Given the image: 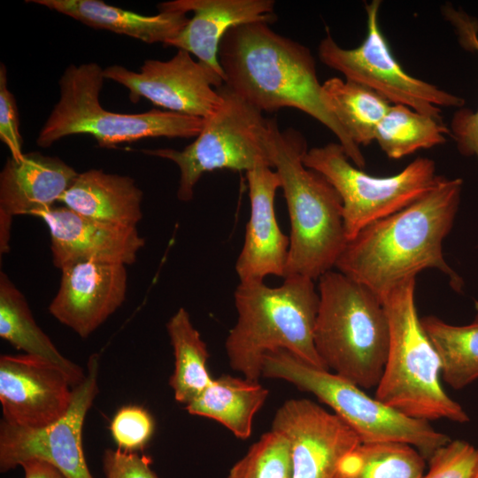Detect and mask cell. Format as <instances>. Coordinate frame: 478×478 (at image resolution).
Masks as SVG:
<instances>
[{
    "mask_svg": "<svg viewBox=\"0 0 478 478\" xmlns=\"http://www.w3.org/2000/svg\"><path fill=\"white\" fill-rule=\"evenodd\" d=\"M463 181L440 175L428 193L407 207L360 230L335 262L337 271L365 285L382 299L399 282L427 268L450 278L461 292L462 278L446 263L443 239L452 228Z\"/></svg>",
    "mask_w": 478,
    "mask_h": 478,
    "instance_id": "6da1fadb",
    "label": "cell"
},
{
    "mask_svg": "<svg viewBox=\"0 0 478 478\" xmlns=\"http://www.w3.org/2000/svg\"><path fill=\"white\" fill-rule=\"evenodd\" d=\"M219 60L224 85L235 94L262 112L284 107L304 112L336 136L353 165L366 166L360 147L327 103L309 48L276 33L269 23L251 22L226 33Z\"/></svg>",
    "mask_w": 478,
    "mask_h": 478,
    "instance_id": "7a4b0ae2",
    "label": "cell"
},
{
    "mask_svg": "<svg viewBox=\"0 0 478 478\" xmlns=\"http://www.w3.org/2000/svg\"><path fill=\"white\" fill-rule=\"evenodd\" d=\"M234 297L237 320L225 342L234 371L258 382L264 357L277 350H286L312 366L328 370L313 342L320 304L314 280L291 275L278 287L264 281L240 282Z\"/></svg>",
    "mask_w": 478,
    "mask_h": 478,
    "instance_id": "3957f363",
    "label": "cell"
},
{
    "mask_svg": "<svg viewBox=\"0 0 478 478\" xmlns=\"http://www.w3.org/2000/svg\"><path fill=\"white\" fill-rule=\"evenodd\" d=\"M307 142L296 129H273V168L280 176L290 220L285 277L319 279L332 270L347 243L343 202L330 182L307 168L303 158Z\"/></svg>",
    "mask_w": 478,
    "mask_h": 478,
    "instance_id": "277c9868",
    "label": "cell"
},
{
    "mask_svg": "<svg viewBox=\"0 0 478 478\" xmlns=\"http://www.w3.org/2000/svg\"><path fill=\"white\" fill-rule=\"evenodd\" d=\"M320 304L313 342L334 374L361 389L377 387L389 347V323L382 301L340 272L319 278Z\"/></svg>",
    "mask_w": 478,
    "mask_h": 478,
    "instance_id": "5b68a950",
    "label": "cell"
},
{
    "mask_svg": "<svg viewBox=\"0 0 478 478\" xmlns=\"http://www.w3.org/2000/svg\"><path fill=\"white\" fill-rule=\"evenodd\" d=\"M416 277L399 282L382 299L389 323V347L374 397L418 420H469L444 391L438 355L424 332L414 300Z\"/></svg>",
    "mask_w": 478,
    "mask_h": 478,
    "instance_id": "8992f818",
    "label": "cell"
},
{
    "mask_svg": "<svg viewBox=\"0 0 478 478\" xmlns=\"http://www.w3.org/2000/svg\"><path fill=\"white\" fill-rule=\"evenodd\" d=\"M105 78L96 63L70 65L59 80L60 96L42 127L36 143L48 148L72 135L87 134L103 148L146 138L197 137L205 119L166 110L116 113L102 107L100 91Z\"/></svg>",
    "mask_w": 478,
    "mask_h": 478,
    "instance_id": "52a82bcc",
    "label": "cell"
},
{
    "mask_svg": "<svg viewBox=\"0 0 478 478\" xmlns=\"http://www.w3.org/2000/svg\"><path fill=\"white\" fill-rule=\"evenodd\" d=\"M262 376L289 382L313 394L353 429L360 442L406 443L428 460L451 441L429 421L408 417L371 397L350 381L312 366L286 350L264 357Z\"/></svg>",
    "mask_w": 478,
    "mask_h": 478,
    "instance_id": "ba28073f",
    "label": "cell"
},
{
    "mask_svg": "<svg viewBox=\"0 0 478 478\" xmlns=\"http://www.w3.org/2000/svg\"><path fill=\"white\" fill-rule=\"evenodd\" d=\"M219 110L205 120L194 142L181 150H143V153L175 163L180 170L177 197L189 202L199 179L217 169L250 171L259 165L273 168L272 141L275 119L235 94L227 86Z\"/></svg>",
    "mask_w": 478,
    "mask_h": 478,
    "instance_id": "9c48e42d",
    "label": "cell"
},
{
    "mask_svg": "<svg viewBox=\"0 0 478 478\" xmlns=\"http://www.w3.org/2000/svg\"><path fill=\"white\" fill-rule=\"evenodd\" d=\"M303 163L322 174L339 194L347 242L367 225L414 203L440 178L435 162L424 157L394 175L373 176L351 164L339 143L308 150Z\"/></svg>",
    "mask_w": 478,
    "mask_h": 478,
    "instance_id": "30bf717a",
    "label": "cell"
},
{
    "mask_svg": "<svg viewBox=\"0 0 478 478\" xmlns=\"http://www.w3.org/2000/svg\"><path fill=\"white\" fill-rule=\"evenodd\" d=\"M382 1L365 4L366 34L353 49L339 46L328 34L320 42V60L345 79L375 91L391 104H401L414 111L441 117V107L461 108L465 100L434 84L413 77L394 57L379 24Z\"/></svg>",
    "mask_w": 478,
    "mask_h": 478,
    "instance_id": "8fae6325",
    "label": "cell"
},
{
    "mask_svg": "<svg viewBox=\"0 0 478 478\" xmlns=\"http://www.w3.org/2000/svg\"><path fill=\"white\" fill-rule=\"evenodd\" d=\"M88 373L73 389L66 413L42 428H23L0 423V471L5 473L29 459L47 461L67 478H93L86 463L82 428L86 415L98 393L99 356L92 354Z\"/></svg>",
    "mask_w": 478,
    "mask_h": 478,
    "instance_id": "7c38bea8",
    "label": "cell"
},
{
    "mask_svg": "<svg viewBox=\"0 0 478 478\" xmlns=\"http://www.w3.org/2000/svg\"><path fill=\"white\" fill-rule=\"evenodd\" d=\"M104 75L126 87L134 104L143 97L166 111L205 120L222 104L218 89L223 78L183 50L166 61L147 59L139 72L114 65L104 68Z\"/></svg>",
    "mask_w": 478,
    "mask_h": 478,
    "instance_id": "4fadbf2b",
    "label": "cell"
},
{
    "mask_svg": "<svg viewBox=\"0 0 478 478\" xmlns=\"http://www.w3.org/2000/svg\"><path fill=\"white\" fill-rule=\"evenodd\" d=\"M272 429L289 441L293 478H338L340 461L360 443L338 415L306 398L284 402Z\"/></svg>",
    "mask_w": 478,
    "mask_h": 478,
    "instance_id": "5bb4252c",
    "label": "cell"
},
{
    "mask_svg": "<svg viewBox=\"0 0 478 478\" xmlns=\"http://www.w3.org/2000/svg\"><path fill=\"white\" fill-rule=\"evenodd\" d=\"M66 373L30 355L0 357V402L4 420L23 428H42L64 416L73 400Z\"/></svg>",
    "mask_w": 478,
    "mask_h": 478,
    "instance_id": "9a60e30c",
    "label": "cell"
},
{
    "mask_svg": "<svg viewBox=\"0 0 478 478\" xmlns=\"http://www.w3.org/2000/svg\"><path fill=\"white\" fill-rule=\"evenodd\" d=\"M127 266L96 261L61 268L58 290L49 312L79 336L96 331L126 299Z\"/></svg>",
    "mask_w": 478,
    "mask_h": 478,
    "instance_id": "2e32d148",
    "label": "cell"
},
{
    "mask_svg": "<svg viewBox=\"0 0 478 478\" xmlns=\"http://www.w3.org/2000/svg\"><path fill=\"white\" fill-rule=\"evenodd\" d=\"M49 228L52 263L59 269L81 261L133 264L145 240L136 227L100 222L66 206L35 215Z\"/></svg>",
    "mask_w": 478,
    "mask_h": 478,
    "instance_id": "e0dca14e",
    "label": "cell"
},
{
    "mask_svg": "<svg viewBox=\"0 0 478 478\" xmlns=\"http://www.w3.org/2000/svg\"><path fill=\"white\" fill-rule=\"evenodd\" d=\"M79 173L58 158L39 152L9 158L0 173V253L10 251L12 219L52 207Z\"/></svg>",
    "mask_w": 478,
    "mask_h": 478,
    "instance_id": "ac0fdd59",
    "label": "cell"
},
{
    "mask_svg": "<svg viewBox=\"0 0 478 478\" xmlns=\"http://www.w3.org/2000/svg\"><path fill=\"white\" fill-rule=\"evenodd\" d=\"M251 214L244 243L235 263L240 282L264 281L268 275L285 276L289 237L277 222L274 197L281 187L277 172L259 165L246 172Z\"/></svg>",
    "mask_w": 478,
    "mask_h": 478,
    "instance_id": "d6986e66",
    "label": "cell"
},
{
    "mask_svg": "<svg viewBox=\"0 0 478 478\" xmlns=\"http://www.w3.org/2000/svg\"><path fill=\"white\" fill-rule=\"evenodd\" d=\"M274 0H172L158 4L159 12H193L185 27L165 44L195 55L224 80L219 60L220 44L232 27L251 22L274 23Z\"/></svg>",
    "mask_w": 478,
    "mask_h": 478,
    "instance_id": "ffe728a7",
    "label": "cell"
},
{
    "mask_svg": "<svg viewBox=\"0 0 478 478\" xmlns=\"http://www.w3.org/2000/svg\"><path fill=\"white\" fill-rule=\"evenodd\" d=\"M142 200L133 178L90 169L77 175L59 202L100 222L136 227L143 218Z\"/></svg>",
    "mask_w": 478,
    "mask_h": 478,
    "instance_id": "44dd1931",
    "label": "cell"
},
{
    "mask_svg": "<svg viewBox=\"0 0 478 478\" xmlns=\"http://www.w3.org/2000/svg\"><path fill=\"white\" fill-rule=\"evenodd\" d=\"M100 29L125 35L147 43L173 39L189 19L180 11H164L146 16L107 4L100 0H27Z\"/></svg>",
    "mask_w": 478,
    "mask_h": 478,
    "instance_id": "7402d4cb",
    "label": "cell"
},
{
    "mask_svg": "<svg viewBox=\"0 0 478 478\" xmlns=\"http://www.w3.org/2000/svg\"><path fill=\"white\" fill-rule=\"evenodd\" d=\"M268 397L258 382L222 374L190 403L186 410L192 415L212 419L239 439H248L253 419Z\"/></svg>",
    "mask_w": 478,
    "mask_h": 478,
    "instance_id": "603a6c76",
    "label": "cell"
},
{
    "mask_svg": "<svg viewBox=\"0 0 478 478\" xmlns=\"http://www.w3.org/2000/svg\"><path fill=\"white\" fill-rule=\"evenodd\" d=\"M0 336L26 354L58 366L73 388L86 377L83 369L64 357L37 325L24 295L4 272L0 274Z\"/></svg>",
    "mask_w": 478,
    "mask_h": 478,
    "instance_id": "cb8c5ba5",
    "label": "cell"
},
{
    "mask_svg": "<svg viewBox=\"0 0 478 478\" xmlns=\"http://www.w3.org/2000/svg\"><path fill=\"white\" fill-rule=\"evenodd\" d=\"M322 88L328 106L351 140L359 147L371 144L392 104L371 89L347 79H328Z\"/></svg>",
    "mask_w": 478,
    "mask_h": 478,
    "instance_id": "d4e9b609",
    "label": "cell"
},
{
    "mask_svg": "<svg viewBox=\"0 0 478 478\" xmlns=\"http://www.w3.org/2000/svg\"><path fill=\"white\" fill-rule=\"evenodd\" d=\"M420 320L440 359L443 380L454 389L477 380L478 313L466 326L450 325L434 315Z\"/></svg>",
    "mask_w": 478,
    "mask_h": 478,
    "instance_id": "484cf974",
    "label": "cell"
},
{
    "mask_svg": "<svg viewBox=\"0 0 478 478\" xmlns=\"http://www.w3.org/2000/svg\"><path fill=\"white\" fill-rule=\"evenodd\" d=\"M174 355V370L170 377L174 398L188 405L212 382L208 370L209 352L189 312L181 307L166 323Z\"/></svg>",
    "mask_w": 478,
    "mask_h": 478,
    "instance_id": "4316f807",
    "label": "cell"
},
{
    "mask_svg": "<svg viewBox=\"0 0 478 478\" xmlns=\"http://www.w3.org/2000/svg\"><path fill=\"white\" fill-rule=\"evenodd\" d=\"M426 459L412 445L360 442L340 461L338 478H422Z\"/></svg>",
    "mask_w": 478,
    "mask_h": 478,
    "instance_id": "83f0119b",
    "label": "cell"
},
{
    "mask_svg": "<svg viewBox=\"0 0 478 478\" xmlns=\"http://www.w3.org/2000/svg\"><path fill=\"white\" fill-rule=\"evenodd\" d=\"M451 136L442 117L423 114L401 104H392L378 125L374 141L385 155L399 159L422 149H429Z\"/></svg>",
    "mask_w": 478,
    "mask_h": 478,
    "instance_id": "f1b7e54d",
    "label": "cell"
},
{
    "mask_svg": "<svg viewBox=\"0 0 478 478\" xmlns=\"http://www.w3.org/2000/svg\"><path fill=\"white\" fill-rule=\"evenodd\" d=\"M227 478H293L289 441L271 429L230 469Z\"/></svg>",
    "mask_w": 478,
    "mask_h": 478,
    "instance_id": "f546056e",
    "label": "cell"
},
{
    "mask_svg": "<svg viewBox=\"0 0 478 478\" xmlns=\"http://www.w3.org/2000/svg\"><path fill=\"white\" fill-rule=\"evenodd\" d=\"M422 478H472L478 466V449L464 440H451L428 459Z\"/></svg>",
    "mask_w": 478,
    "mask_h": 478,
    "instance_id": "4dcf8cb0",
    "label": "cell"
},
{
    "mask_svg": "<svg viewBox=\"0 0 478 478\" xmlns=\"http://www.w3.org/2000/svg\"><path fill=\"white\" fill-rule=\"evenodd\" d=\"M112 436L120 449L135 451L143 449L154 432V421L145 409L137 405L123 406L111 424Z\"/></svg>",
    "mask_w": 478,
    "mask_h": 478,
    "instance_id": "1f68e13d",
    "label": "cell"
},
{
    "mask_svg": "<svg viewBox=\"0 0 478 478\" xmlns=\"http://www.w3.org/2000/svg\"><path fill=\"white\" fill-rule=\"evenodd\" d=\"M461 45L478 52V32L470 34ZM449 128L459 152L478 159V109L459 108L452 115Z\"/></svg>",
    "mask_w": 478,
    "mask_h": 478,
    "instance_id": "d6a6232c",
    "label": "cell"
},
{
    "mask_svg": "<svg viewBox=\"0 0 478 478\" xmlns=\"http://www.w3.org/2000/svg\"><path fill=\"white\" fill-rule=\"evenodd\" d=\"M0 140L9 149L12 158L23 156L19 111L15 97L8 89L6 67L3 63L0 65Z\"/></svg>",
    "mask_w": 478,
    "mask_h": 478,
    "instance_id": "836d02e7",
    "label": "cell"
},
{
    "mask_svg": "<svg viewBox=\"0 0 478 478\" xmlns=\"http://www.w3.org/2000/svg\"><path fill=\"white\" fill-rule=\"evenodd\" d=\"M150 460L134 451L108 449L103 455L106 478H159L150 466Z\"/></svg>",
    "mask_w": 478,
    "mask_h": 478,
    "instance_id": "e575fe53",
    "label": "cell"
},
{
    "mask_svg": "<svg viewBox=\"0 0 478 478\" xmlns=\"http://www.w3.org/2000/svg\"><path fill=\"white\" fill-rule=\"evenodd\" d=\"M20 466L24 478H67L60 469L44 460L29 459Z\"/></svg>",
    "mask_w": 478,
    "mask_h": 478,
    "instance_id": "d590c367",
    "label": "cell"
},
{
    "mask_svg": "<svg viewBox=\"0 0 478 478\" xmlns=\"http://www.w3.org/2000/svg\"><path fill=\"white\" fill-rule=\"evenodd\" d=\"M472 478H478V466H477L474 475L472 476Z\"/></svg>",
    "mask_w": 478,
    "mask_h": 478,
    "instance_id": "8d00e7d4",
    "label": "cell"
}]
</instances>
